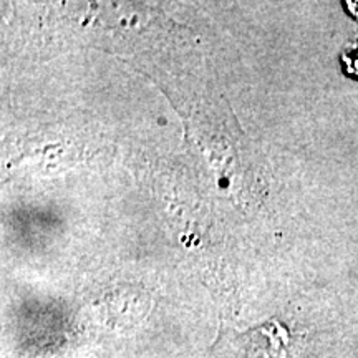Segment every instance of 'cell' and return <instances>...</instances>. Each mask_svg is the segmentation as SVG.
I'll list each match as a JSON object with an SVG mask.
<instances>
[{
  "label": "cell",
  "instance_id": "6da1fadb",
  "mask_svg": "<svg viewBox=\"0 0 358 358\" xmlns=\"http://www.w3.org/2000/svg\"><path fill=\"white\" fill-rule=\"evenodd\" d=\"M342 66L348 77L358 80V43L348 45L342 53Z\"/></svg>",
  "mask_w": 358,
  "mask_h": 358
},
{
  "label": "cell",
  "instance_id": "7a4b0ae2",
  "mask_svg": "<svg viewBox=\"0 0 358 358\" xmlns=\"http://www.w3.org/2000/svg\"><path fill=\"white\" fill-rule=\"evenodd\" d=\"M345 6L348 13L358 20V2H345Z\"/></svg>",
  "mask_w": 358,
  "mask_h": 358
}]
</instances>
